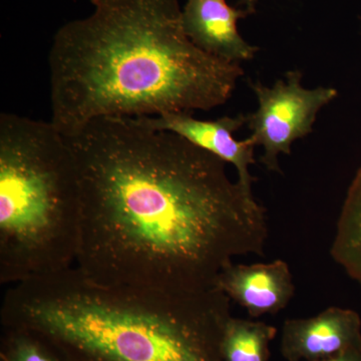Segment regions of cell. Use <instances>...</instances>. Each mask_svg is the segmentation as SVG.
Returning a JSON list of instances; mask_svg holds the SVG:
<instances>
[{
	"label": "cell",
	"mask_w": 361,
	"mask_h": 361,
	"mask_svg": "<svg viewBox=\"0 0 361 361\" xmlns=\"http://www.w3.org/2000/svg\"><path fill=\"white\" fill-rule=\"evenodd\" d=\"M68 137L80 177L75 267L114 286L214 288L238 256L264 255L266 211L227 163L141 118H101Z\"/></svg>",
	"instance_id": "1"
},
{
	"label": "cell",
	"mask_w": 361,
	"mask_h": 361,
	"mask_svg": "<svg viewBox=\"0 0 361 361\" xmlns=\"http://www.w3.org/2000/svg\"><path fill=\"white\" fill-rule=\"evenodd\" d=\"M49 54L51 122L65 137L101 118L210 111L243 77L189 39L178 0H90Z\"/></svg>",
	"instance_id": "2"
},
{
	"label": "cell",
	"mask_w": 361,
	"mask_h": 361,
	"mask_svg": "<svg viewBox=\"0 0 361 361\" xmlns=\"http://www.w3.org/2000/svg\"><path fill=\"white\" fill-rule=\"evenodd\" d=\"M230 298L92 281L75 265L13 284L0 324L37 332L73 361H224Z\"/></svg>",
	"instance_id": "3"
},
{
	"label": "cell",
	"mask_w": 361,
	"mask_h": 361,
	"mask_svg": "<svg viewBox=\"0 0 361 361\" xmlns=\"http://www.w3.org/2000/svg\"><path fill=\"white\" fill-rule=\"evenodd\" d=\"M80 177L68 137L51 121L0 114V283L75 264Z\"/></svg>",
	"instance_id": "4"
},
{
	"label": "cell",
	"mask_w": 361,
	"mask_h": 361,
	"mask_svg": "<svg viewBox=\"0 0 361 361\" xmlns=\"http://www.w3.org/2000/svg\"><path fill=\"white\" fill-rule=\"evenodd\" d=\"M300 71H290L272 87L250 82L258 108L246 116V125L264 152L261 163L272 172H281L279 156L290 155L292 144L312 132L319 111L338 94L334 87L306 89Z\"/></svg>",
	"instance_id": "5"
},
{
	"label": "cell",
	"mask_w": 361,
	"mask_h": 361,
	"mask_svg": "<svg viewBox=\"0 0 361 361\" xmlns=\"http://www.w3.org/2000/svg\"><path fill=\"white\" fill-rule=\"evenodd\" d=\"M141 118L152 127L180 135L198 148L231 164L238 174L237 182L247 194L254 196L252 185L255 179L249 168L255 164L254 151L257 146L250 137L243 141L234 137L235 133L245 125L246 116H224L217 120L203 121L195 118L192 113H169Z\"/></svg>",
	"instance_id": "6"
},
{
	"label": "cell",
	"mask_w": 361,
	"mask_h": 361,
	"mask_svg": "<svg viewBox=\"0 0 361 361\" xmlns=\"http://www.w3.org/2000/svg\"><path fill=\"white\" fill-rule=\"evenodd\" d=\"M349 348L361 349V318L353 310L331 306L282 326L280 351L287 361L326 360Z\"/></svg>",
	"instance_id": "7"
},
{
	"label": "cell",
	"mask_w": 361,
	"mask_h": 361,
	"mask_svg": "<svg viewBox=\"0 0 361 361\" xmlns=\"http://www.w3.org/2000/svg\"><path fill=\"white\" fill-rule=\"evenodd\" d=\"M215 287L252 318L277 314L295 293L290 268L280 259L250 265L229 263L221 270Z\"/></svg>",
	"instance_id": "8"
},
{
	"label": "cell",
	"mask_w": 361,
	"mask_h": 361,
	"mask_svg": "<svg viewBox=\"0 0 361 361\" xmlns=\"http://www.w3.org/2000/svg\"><path fill=\"white\" fill-rule=\"evenodd\" d=\"M248 16L245 9L230 6L226 0H186L180 18L187 37L201 51L241 65L259 51L239 32L238 21Z\"/></svg>",
	"instance_id": "9"
},
{
	"label": "cell",
	"mask_w": 361,
	"mask_h": 361,
	"mask_svg": "<svg viewBox=\"0 0 361 361\" xmlns=\"http://www.w3.org/2000/svg\"><path fill=\"white\" fill-rule=\"evenodd\" d=\"M330 253L346 274L361 286V167L344 199Z\"/></svg>",
	"instance_id": "10"
},
{
	"label": "cell",
	"mask_w": 361,
	"mask_h": 361,
	"mask_svg": "<svg viewBox=\"0 0 361 361\" xmlns=\"http://www.w3.org/2000/svg\"><path fill=\"white\" fill-rule=\"evenodd\" d=\"M276 327L262 322L230 316L223 330L221 353L224 361H269L270 343Z\"/></svg>",
	"instance_id": "11"
},
{
	"label": "cell",
	"mask_w": 361,
	"mask_h": 361,
	"mask_svg": "<svg viewBox=\"0 0 361 361\" xmlns=\"http://www.w3.org/2000/svg\"><path fill=\"white\" fill-rule=\"evenodd\" d=\"M0 361H73L47 337L21 327L1 325Z\"/></svg>",
	"instance_id": "12"
},
{
	"label": "cell",
	"mask_w": 361,
	"mask_h": 361,
	"mask_svg": "<svg viewBox=\"0 0 361 361\" xmlns=\"http://www.w3.org/2000/svg\"><path fill=\"white\" fill-rule=\"evenodd\" d=\"M319 361H361V349L349 348L339 355Z\"/></svg>",
	"instance_id": "13"
},
{
	"label": "cell",
	"mask_w": 361,
	"mask_h": 361,
	"mask_svg": "<svg viewBox=\"0 0 361 361\" xmlns=\"http://www.w3.org/2000/svg\"><path fill=\"white\" fill-rule=\"evenodd\" d=\"M257 2L258 0H239L240 6H243L244 9L248 11L249 14H254L256 13Z\"/></svg>",
	"instance_id": "14"
}]
</instances>
